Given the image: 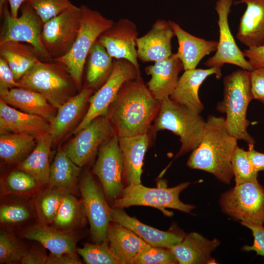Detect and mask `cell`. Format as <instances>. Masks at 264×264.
Here are the masks:
<instances>
[{"mask_svg":"<svg viewBox=\"0 0 264 264\" xmlns=\"http://www.w3.org/2000/svg\"><path fill=\"white\" fill-rule=\"evenodd\" d=\"M223 84V99L218 103L217 110L226 114L225 124L228 132L238 140L254 144V139L247 131L250 122L246 118L248 105L253 99L250 71L238 69L226 76Z\"/></svg>","mask_w":264,"mask_h":264,"instance_id":"obj_3","label":"cell"},{"mask_svg":"<svg viewBox=\"0 0 264 264\" xmlns=\"http://www.w3.org/2000/svg\"><path fill=\"white\" fill-rule=\"evenodd\" d=\"M112 221L120 224L134 232L153 246L170 248L180 242L185 235L182 231H164L145 224L128 215L122 208L110 207Z\"/></svg>","mask_w":264,"mask_h":264,"instance_id":"obj_20","label":"cell"},{"mask_svg":"<svg viewBox=\"0 0 264 264\" xmlns=\"http://www.w3.org/2000/svg\"><path fill=\"white\" fill-rule=\"evenodd\" d=\"M50 123L38 115L19 110L0 100V134L25 133L37 136L49 133Z\"/></svg>","mask_w":264,"mask_h":264,"instance_id":"obj_22","label":"cell"},{"mask_svg":"<svg viewBox=\"0 0 264 264\" xmlns=\"http://www.w3.org/2000/svg\"><path fill=\"white\" fill-rule=\"evenodd\" d=\"M82 10L72 3L58 15L44 24L41 41L53 61L66 54L78 35Z\"/></svg>","mask_w":264,"mask_h":264,"instance_id":"obj_10","label":"cell"},{"mask_svg":"<svg viewBox=\"0 0 264 264\" xmlns=\"http://www.w3.org/2000/svg\"><path fill=\"white\" fill-rule=\"evenodd\" d=\"M183 182L176 186L150 188L141 183L127 186L121 195L112 202V207L124 208L131 206H146L159 209L165 215L171 216L173 213L165 208H172L185 213H190L194 208L179 199L180 193L190 185Z\"/></svg>","mask_w":264,"mask_h":264,"instance_id":"obj_7","label":"cell"},{"mask_svg":"<svg viewBox=\"0 0 264 264\" xmlns=\"http://www.w3.org/2000/svg\"><path fill=\"white\" fill-rule=\"evenodd\" d=\"M80 7L81 24L74 43L66 54L53 60L66 66L78 89L82 87L84 66L91 47L98 37L114 22L97 10L86 5Z\"/></svg>","mask_w":264,"mask_h":264,"instance_id":"obj_6","label":"cell"},{"mask_svg":"<svg viewBox=\"0 0 264 264\" xmlns=\"http://www.w3.org/2000/svg\"><path fill=\"white\" fill-rule=\"evenodd\" d=\"M107 238L112 252L121 264H133L136 256L149 245L131 230L113 221Z\"/></svg>","mask_w":264,"mask_h":264,"instance_id":"obj_27","label":"cell"},{"mask_svg":"<svg viewBox=\"0 0 264 264\" xmlns=\"http://www.w3.org/2000/svg\"><path fill=\"white\" fill-rule=\"evenodd\" d=\"M246 6L241 18L237 39L247 48L264 45V0H240Z\"/></svg>","mask_w":264,"mask_h":264,"instance_id":"obj_25","label":"cell"},{"mask_svg":"<svg viewBox=\"0 0 264 264\" xmlns=\"http://www.w3.org/2000/svg\"><path fill=\"white\" fill-rule=\"evenodd\" d=\"M250 81L253 98L264 104V67L250 71Z\"/></svg>","mask_w":264,"mask_h":264,"instance_id":"obj_46","label":"cell"},{"mask_svg":"<svg viewBox=\"0 0 264 264\" xmlns=\"http://www.w3.org/2000/svg\"><path fill=\"white\" fill-rule=\"evenodd\" d=\"M82 264L76 252L64 253L60 254L50 253L46 264Z\"/></svg>","mask_w":264,"mask_h":264,"instance_id":"obj_49","label":"cell"},{"mask_svg":"<svg viewBox=\"0 0 264 264\" xmlns=\"http://www.w3.org/2000/svg\"><path fill=\"white\" fill-rule=\"evenodd\" d=\"M26 0H0V13L1 12L4 5L8 1L10 5V11L14 17H18L19 10Z\"/></svg>","mask_w":264,"mask_h":264,"instance_id":"obj_51","label":"cell"},{"mask_svg":"<svg viewBox=\"0 0 264 264\" xmlns=\"http://www.w3.org/2000/svg\"><path fill=\"white\" fill-rule=\"evenodd\" d=\"M234 0H218L215 7L218 16L219 40L215 54L204 63L208 68H221L225 64L235 65L249 71L253 69L243 51L238 46L231 32L228 23V16Z\"/></svg>","mask_w":264,"mask_h":264,"instance_id":"obj_15","label":"cell"},{"mask_svg":"<svg viewBox=\"0 0 264 264\" xmlns=\"http://www.w3.org/2000/svg\"><path fill=\"white\" fill-rule=\"evenodd\" d=\"M123 162L119 145L118 137L115 133L99 148L98 156L92 173L100 180L106 197L113 201L122 194Z\"/></svg>","mask_w":264,"mask_h":264,"instance_id":"obj_14","label":"cell"},{"mask_svg":"<svg viewBox=\"0 0 264 264\" xmlns=\"http://www.w3.org/2000/svg\"><path fill=\"white\" fill-rule=\"evenodd\" d=\"M20 87L6 61L0 57V96L6 94L10 89Z\"/></svg>","mask_w":264,"mask_h":264,"instance_id":"obj_45","label":"cell"},{"mask_svg":"<svg viewBox=\"0 0 264 264\" xmlns=\"http://www.w3.org/2000/svg\"><path fill=\"white\" fill-rule=\"evenodd\" d=\"M108 241L100 243H85L82 248H77V253L87 264H121L112 252Z\"/></svg>","mask_w":264,"mask_h":264,"instance_id":"obj_37","label":"cell"},{"mask_svg":"<svg viewBox=\"0 0 264 264\" xmlns=\"http://www.w3.org/2000/svg\"><path fill=\"white\" fill-rule=\"evenodd\" d=\"M0 56L7 63L17 81L35 64L42 61L40 54L32 45L15 41L0 43Z\"/></svg>","mask_w":264,"mask_h":264,"instance_id":"obj_30","label":"cell"},{"mask_svg":"<svg viewBox=\"0 0 264 264\" xmlns=\"http://www.w3.org/2000/svg\"><path fill=\"white\" fill-rule=\"evenodd\" d=\"M27 249L13 235L0 232V264L20 262Z\"/></svg>","mask_w":264,"mask_h":264,"instance_id":"obj_39","label":"cell"},{"mask_svg":"<svg viewBox=\"0 0 264 264\" xmlns=\"http://www.w3.org/2000/svg\"><path fill=\"white\" fill-rule=\"evenodd\" d=\"M86 87L98 89L110 75L113 60L101 44L94 43L87 57Z\"/></svg>","mask_w":264,"mask_h":264,"instance_id":"obj_33","label":"cell"},{"mask_svg":"<svg viewBox=\"0 0 264 264\" xmlns=\"http://www.w3.org/2000/svg\"><path fill=\"white\" fill-rule=\"evenodd\" d=\"M221 76V68H194L185 70L179 78L177 84L169 98L174 102L184 106L198 114L204 110L198 95V90L204 81L209 76Z\"/></svg>","mask_w":264,"mask_h":264,"instance_id":"obj_18","label":"cell"},{"mask_svg":"<svg viewBox=\"0 0 264 264\" xmlns=\"http://www.w3.org/2000/svg\"><path fill=\"white\" fill-rule=\"evenodd\" d=\"M53 142L49 133L37 136L32 152L18 166L20 170L31 174L39 185L48 183L51 165L49 156Z\"/></svg>","mask_w":264,"mask_h":264,"instance_id":"obj_31","label":"cell"},{"mask_svg":"<svg viewBox=\"0 0 264 264\" xmlns=\"http://www.w3.org/2000/svg\"><path fill=\"white\" fill-rule=\"evenodd\" d=\"M174 32L168 21L157 20L144 35L137 37V57L142 62H156L167 58L173 53L172 39Z\"/></svg>","mask_w":264,"mask_h":264,"instance_id":"obj_17","label":"cell"},{"mask_svg":"<svg viewBox=\"0 0 264 264\" xmlns=\"http://www.w3.org/2000/svg\"><path fill=\"white\" fill-rule=\"evenodd\" d=\"M36 137L19 133L0 134V157L6 163L18 162L34 148Z\"/></svg>","mask_w":264,"mask_h":264,"instance_id":"obj_34","label":"cell"},{"mask_svg":"<svg viewBox=\"0 0 264 264\" xmlns=\"http://www.w3.org/2000/svg\"><path fill=\"white\" fill-rule=\"evenodd\" d=\"M237 140L228 132L224 117L209 115L201 142L192 151L186 165L208 172L229 184L234 177L231 159Z\"/></svg>","mask_w":264,"mask_h":264,"instance_id":"obj_2","label":"cell"},{"mask_svg":"<svg viewBox=\"0 0 264 264\" xmlns=\"http://www.w3.org/2000/svg\"><path fill=\"white\" fill-rule=\"evenodd\" d=\"M80 171L81 167L72 161L63 149L59 148L50 165L47 184L66 193L75 194Z\"/></svg>","mask_w":264,"mask_h":264,"instance_id":"obj_32","label":"cell"},{"mask_svg":"<svg viewBox=\"0 0 264 264\" xmlns=\"http://www.w3.org/2000/svg\"><path fill=\"white\" fill-rule=\"evenodd\" d=\"M241 224L249 229L254 237L252 245H244L242 249L245 251H255L258 255L264 256V227L263 224L253 222H241Z\"/></svg>","mask_w":264,"mask_h":264,"instance_id":"obj_44","label":"cell"},{"mask_svg":"<svg viewBox=\"0 0 264 264\" xmlns=\"http://www.w3.org/2000/svg\"><path fill=\"white\" fill-rule=\"evenodd\" d=\"M149 132L118 137L123 162V181L127 186L141 183L145 153L151 142Z\"/></svg>","mask_w":264,"mask_h":264,"instance_id":"obj_19","label":"cell"},{"mask_svg":"<svg viewBox=\"0 0 264 264\" xmlns=\"http://www.w3.org/2000/svg\"><path fill=\"white\" fill-rule=\"evenodd\" d=\"M31 217L29 209L19 203L1 204L0 207V221L4 224H17L24 222Z\"/></svg>","mask_w":264,"mask_h":264,"instance_id":"obj_43","label":"cell"},{"mask_svg":"<svg viewBox=\"0 0 264 264\" xmlns=\"http://www.w3.org/2000/svg\"><path fill=\"white\" fill-rule=\"evenodd\" d=\"M44 23L58 15L71 2L69 0H26Z\"/></svg>","mask_w":264,"mask_h":264,"instance_id":"obj_42","label":"cell"},{"mask_svg":"<svg viewBox=\"0 0 264 264\" xmlns=\"http://www.w3.org/2000/svg\"><path fill=\"white\" fill-rule=\"evenodd\" d=\"M137 35L136 24L123 18L104 31L96 42L103 45L112 58L127 60L140 71L136 46Z\"/></svg>","mask_w":264,"mask_h":264,"instance_id":"obj_16","label":"cell"},{"mask_svg":"<svg viewBox=\"0 0 264 264\" xmlns=\"http://www.w3.org/2000/svg\"><path fill=\"white\" fill-rule=\"evenodd\" d=\"M206 121L187 107L166 98L161 102L158 114L150 130L152 136L160 130L171 131L179 137L181 147L175 159L193 151L200 144Z\"/></svg>","mask_w":264,"mask_h":264,"instance_id":"obj_4","label":"cell"},{"mask_svg":"<svg viewBox=\"0 0 264 264\" xmlns=\"http://www.w3.org/2000/svg\"><path fill=\"white\" fill-rule=\"evenodd\" d=\"M248 145V150L246 151L247 156L255 170L259 172L264 171V154L256 151L254 144Z\"/></svg>","mask_w":264,"mask_h":264,"instance_id":"obj_50","label":"cell"},{"mask_svg":"<svg viewBox=\"0 0 264 264\" xmlns=\"http://www.w3.org/2000/svg\"><path fill=\"white\" fill-rule=\"evenodd\" d=\"M115 134L107 116L101 115L76 133L63 150L72 161L81 168L90 162L100 146Z\"/></svg>","mask_w":264,"mask_h":264,"instance_id":"obj_12","label":"cell"},{"mask_svg":"<svg viewBox=\"0 0 264 264\" xmlns=\"http://www.w3.org/2000/svg\"><path fill=\"white\" fill-rule=\"evenodd\" d=\"M243 53L253 69L264 67V45L247 48Z\"/></svg>","mask_w":264,"mask_h":264,"instance_id":"obj_48","label":"cell"},{"mask_svg":"<svg viewBox=\"0 0 264 264\" xmlns=\"http://www.w3.org/2000/svg\"><path fill=\"white\" fill-rule=\"evenodd\" d=\"M48 256L43 249L32 247L27 249L20 263L22 264H46Z\"/></svg>","mask_w":264,"mask_h":264,"instance_id":"obj_47","label":"cell"},{"mask_svg":"<svg viewBox=\"0 0 264 264\" xmlns=\"http://www.w3.org/2000/svg\"><path fill=\"white\" fill-rule=\"evenodd\" d=\"M219 203L235 220L264 224V188L258 180L235 185L222 194Z\"/></svg>","mask_w":264,"mask_h":264,"instance_id":"obj_8","label":"cell"},{"mask_svg":"<svg viewBox=\"0 0 264 264\" xmlns=\"http://www.w3.org/2000/svg\"><path fill=\"white\" fill-rule=\"evenodd\" d=\"M0 100L23 112L42 117L50 123L57 113L56 108L42 95L23 88L10 89Z\"/></svg>","mask_w":264,"mask_h":264,"instance_id":"obj_29","label":"cell"},{"mask_svg":"<svg viewBox=\"0 0 264 264\" xmlns=\"http://www.w3.org/2000/svg\"><path fill=\"white\" fill-rule=\"evenodd\" d=\"M17 82L21 88L42 95L57 109L77 89L66 66L55 61H40Z\"/></svg>","mask_w":264,"mask_h":264,"instance_id":"obj_5","label":"cell"},{"mask_svg":"<svg viewBox=\"0 0 264 264\" xmlns=\"http://www.w3.org/2000/svg\"><path fill=\"white\" fill-rule=\"evenodd\" d=\"M140 76L133 64L126 59L113 60L112 72L97 91L88 100L89 107L81 122L72 133L76 134L93 119L101 115H107L109 106L123 84Z\"/></svg>","mask_w":264,"mask_h":264,"instance_id":"obj_11","label":"cell"},{"mask_svg":"<svg viewBox=\"0 0 264 264\" xmlns=\"http://www.w3.org/2000/svg\"><path fill=\"white\" fill-rule=\"evenodd\" d=\"M21 15L14 17L7 6L4 5L0 13L3 22L0 35V43L15 41L29 44L34 46L40 54L42 60L52 62L41 41L44 26L41 18L32 7L25 1L20 8Z\"/></svg>","mask_w":264,"mask_h":264,"instance_id":"obj_9","label":"cell"},{"mask_svg":"<svg viewBox=\"0 0 264 264\" xmlns=\"http://www.w3.org/2000/svg\"><path fill=\"white\" fill-rule=\"evenodd\" d=\"M178 261L170 248L149 245L135 258L133 264H175Z\"/></svg>","mask_w":264,"mask_h":264,"instance_id":"obj_40","label":"cell"},{"mask_svg":"<svg viewBox=\"0 0 264 264\" xmlns=\"http://www.w3.org/2000/svg\"><path fill=\"white\" fill-rule=\"evenodd\" d=\"M168 22L177 39L178 47L176 55L182 62L184 70L196 68L204 57L216 51L217 41L195 36L176 22Z\"/></svg>","mask_w":264,"mask_h":264,"instance_id":"obj_24","label":"cell"},{"mask_svg":"<svg viewBox=\"0 0 264 264\" xmlns=\"http://www.w3.org/2000/svg\"><path fill=\"white\" fill-rule=\"evenodd\" d=\"M182 69V63L176 53L145 68L146 73L151 76L147 86L160 102L169 98L178 82V74Z\"/></svg>","mask_w":264,"mask_h":264,"instance_id":"obj_21","label":"cell"},{"mask_svg":"<svg viewBox=\"0 0 264 264\" xmlns=\"http://www.w3.org/2000/svg\"><path fill=\"white\" fill-rule=\"evenodd\" d=\"M39 185L29 173L20 170L11 172L4 184L6 191L10 194H22L36 189Z\"/></svg>","mask_w":264,"mask_h":264,"instance_id":"obj_41","label":"cell"},{"mask_svg":"<svg viewBox=\"0 0 264 264\" xmlns=\"http://www.w3.org/2000/svg\"><path fill=\"white\" fill-rule=\"evenodd\" d=\"M66 194L63 190L49 187L36 197L34 206L40 223L52 224Z\"/></svg>","mask_w":264,"mask_h":264,"instance_id":"obj_36","label":"cell"},{"mask_svg":"<svg viewBox=\"0 0 264 264\" xmlns=\"http://www.w3.org/2000/svg\"><path fill=\"white\" fill-rule=\"evenodd\" d=\"M87 218L82 200H79L72 194L66 193L61 202L52 226L65 231H70L84 223Z\"/></svg>","mask_w":264,"mask_h":264,"instance_id":"obj_35","label":"cell"},{"mask_svg":"<svg viewBox=\"0 0 264 264\" xmlns=\"http://www.w3.org/2000/svg\"><path fill=\"white\" fill-rule=\"evenodd\" d=\"M80 190L85 215L90 225L92 240L95 243L108 241V228L112 222L110 207L88 171L82 175Z\"/></svg>","mask_w":264,"mask_h":264,"instance_id":"obj_13","label":"cell"},{"mask_svg":"<svg viewBox=\"0 0 264 264\" xmlns=\"http://www.w3.org/2000/svg\"><path fill=\"white\" fill-rule=\"evenodd\" d=\"M21 236L40 243L53 254L77 252V238L70 231L39 223L26 229Z\"/></svg>","mask_w":264,"mask_h":264,"instance_id":"obj_26","label":"cell"},{"mask_svg":"<svg viewBox=\"0 0 264 264\" xmlns=\"http://www.w3.org/2000/svg\"><path fill=\"white\" fill-rule=\"evenodd\" d=\"M217 239L209 240L197 232L185 235L183 240L170 249L180 264H216L211 253L220 245Z\"/></svg>","mask_w":264,"mask_h":264,"instance_id":"obj_23","label":"cell"},{"mask_svg":"<svg viewBox=\"0 0 264 264\" xmlns=\"http://www.w3.org/2000/svg\"><path fill=\"white\" fill-rule=\"evenodd\" d=\"M160 106L140 76L123 84L106 116L118 137L134 136L150 132Z\"/></svg>","mask_w":264,"mask_h":264,"instance_id":"obj_1","label":"cell"},{"mask_svg":"<svg viewBox=\"0 0 264 264\" xmlns=\"http://www.w3.org/2000/svg\"><path fill=\"white\" fill-rule=\"evenodd\" d=\"M231 162L236 185L258 180V172L253 167L243 149L238 145L236 147Z\"/></svg>","mask_w":264,"mask_h":264,"instance_id":"obj_38","label":"cell"},{"mask_svg":"<svg viewBox=\"0 0 264 264\" xmlns=\"http://www.w3.org/2000/svg\"><path fill=\"white\" fill-rule=\"evenodd\" d=\"M93 90L90 88L85 87L57 109L54 118L50 123L49 132L54 142L59 141L78 119Z\"/></svg>","mask_w":264,"mask_h":264,"instance_id":"obj_28","label":"cell"}]
</instances>
